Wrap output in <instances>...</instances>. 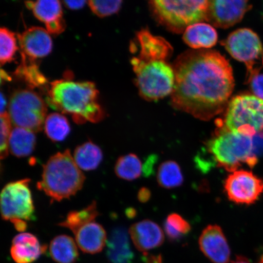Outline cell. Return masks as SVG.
<instances>
[{
	"instance_id": "1",
	"label": "cell",
	"mask_w": 263,
	"mask_h": 263,
	"mask_svg": "<svg viewBox=\"0 0 263 263\" xmlns=\"http://www.w3.org/2000/svg\"><path fill=\"white\" fill-rule=\"evenodd\" d=\"M173 69L172 99L176 109L208 121L229 104L234 78L229 62L218 51H187L177 58Z\"/></svg>"
},
{
	"instance_id": "2",
	"label": "cell",
	"mask_w": 263,
	"mask_h": 263,
	"mask_svg": "<svg viewBox=\"0 0 263 263\" xmlns=\"http://www.w3.org/2000/svg\"><path fill=\"white\" fill-rule=\"evenodd\" d=\"M48 94L49 106L62 114L71 115L75 123H97L105 117L93 82L62 79L51 82Z\"/></svg>"
},
{
	"instance_id": "3",
	"label": "cell",
	"mask_w": 263,
	"mask_h": 263,
	"mask_svg": "<svg viewBox=\"0 0 263 263\" xmlns=\"http://www.w3.org/2000/svg\"><path fill=\"white\" fill-rule=\"evenodd\" d=\"M85 177L75 163L70 151L59 152L43 166L42 179L37 184L52 200L70 198L83 186Z\"/></svg>"
},
{
	"instance_id": "4",
	"label": "cell",
	"mask_w": 263,
	"mask_h": 263,
	"mask_svg": "<svg viewBox=\"0 0 263 263\" xmlns=\"http://www.w3.org/2000/svg\"><path fill=\"white\" fill-rule=\"evenodd\" d=\"M207 149L217 165L230 173L238 170L242 164L254 167L258 157L254 151L252 137L222 128L207 143Z\"/></svg>"
},
{
	"instance_id": "5",
	"label": "cell",
	"mask_w": 263,
	"mask_h": 263,
	"mask_svg": "<svg viewBox=\"0 0 263 263\" xmlns=\"http://www.w3.org/2000/svg\"><path fill=\"white\" fill-rule=\"evenodd\" d=\"M131 64L136 75L137 86L143 98L156 100L173 93L175 73L165 61L134 57Z\"/></svg>"
},
{
	"instance_id": "6",
	"label": "cell",
	"mask_w": 263,
	"mask_h": 263,
	"mask_svg": "<svg viewBox=\"0 0 263 263\" xmlns=\"http://www.w3.org/2000/svg\"><path fill=\"white\" fill-rule=\"evenodd\" d=\"M223 128L251 137L263 133V100L251 94L232 98L228 104Z\"/></svg>"
},
{
	"instance_id": "7",
	"label": "cell",
	"mask_w": 263,
	"mask_h": 263,
	"mask_svg": "<svg viewBox=\"0 0 263 263\" xmlns=\"http://www.w3.org/2000/svg\"><path fill=\"white\" fill-rule=\"evenodd\" d=\"M210 1H152L154 14L161 24L172 30L182 31L189 26L206 21Z\"/></svg>"
},
{
	"instance_id": "8",
	"label": "cell",
	"mask_w": 263,
	"mask_h": 263,
	"mask_svg": "<svg viewBox=\"0 0 263 263\" xmlns=\"http://www.w3.org/2000/svg\"><path fill=\"white\" fill-rule=\"evenodd\" d=\"M8 114L16 127L33 132L41 131L46 118L47 107L44 100L32 89L15 90L10 98Z\"/></svg>"
},
{
	"instance_id": "9",
	"label": "cell",
	"mask_w": 263,
	"mask_h": 263,
	"mask_svg": "<svg viewBox=\"0 0 263 263\" xmlns=\"http://www.w3.org/2000/svg\"><path fill=\"white\" fill-rule=\"evenodd\" d=\"M223 45L233 58L246 64L247 82L249 83L255 75L259 73L262 46L255 32L248 28L237 29L229 35Z\"/></svg>"
},
{
	"instance_id": "10",
	"label": "cell",
	"mask_w": 263,
	"mask_h": 263,
	"mask_svg": "<svg viewBox=\"0 0 263 263\" xmlns=\"http://www.w3.org/2000/svg\"><path fill=\"white\" fill-rule=\"evenodd\" d=\"M30 179L10 182L1 193V213L3 219L11 222L15 220L35 219V208L29 189Z\"/></svg>"
},
{
	"instance_id": "11",
	"label": "cell",
	"mask_w": 263,
	"mask_h": 263,
	"mask_svg": "<svg viewBox=\"0 0 263 263\" xmlns=\"http://www.w3.org/2000/svg\"><path fill=\"white\" fill-rule=\"evenodd\" d=\"M224 189L231 201L238 204L251 205L263 193V180L251 172L237 170L229 174L226 179Z\"/></svg>"
},
{
	"instance_id": "12",
	"label": "cell",
	"mask_w": 263,
	"mask_h": 263,
	"mask_svg": "<svg viewBox=\"0 0 263 263\" xmlns=\"http://www.w3.org/2000/svg\"><path fill=\"white\" fill-rule=\"evenodd\" d=\"M252 7L248 1H210L206 21L218 28L232 27L241 22Z\"/></svg>"
},
{
	"instance_id": "13",
	"label": "cell",
	"mask_w": 263,
	"mask_h": 263,
	"mask_svg": "<svg viewBox=\"0 0 263 263\" xmlns=\"http://www.w3.org/2000/svg\"><path fill=\"white\" fill-rule=\"evenodd\" d=\"M200 250L213 263H229L230 249L222 230L217 225H210L200 236Z\"/></svg>"
},
{
	"instance_id": "14",
	"label": "cell",
	"mask_w": 263,
	"mask_h": 263,
	"mask_svg": "<svg viewBox=\"0 0 263 263\" xmlns=\"http://www.w3.org/2000/svg\"><path fill=\"white\" fill-rule=\"evenodd\" d=\"M25 5L39 21L45 24L49 34L59 35L65 31L66 24L60 2L57 0H41L26 2Z\"/></svg>"
},
{
	"instance_id": "15",
	"label": "cell",
	"mask_w": 263,
	"mask_h": 263,
	"mask_svg": "<svg viewBox=\"0 0 263 263\" xmlns=\"http://www.w3.org/2000/svg\"><path fill=\"white\" fill-rule=\"evenodd\" d=\"M17 37L22 55L32 60L47 57L52 51L50 34L44 28H29Z\"/></svg>"
},
{
	"instance_id": "16",
	"label": "cell",
	"mask_w": 263,
	"mask_h": 263,
	"mask_svg": "<svg viewBox=\"0 0 263 263\" xmlns=\"http://www.w3.org/2000/svg\"><path fill=\"white\" fill-rule=\"evenodd\" d=\"M129 233L138 251L145 256L147 252L162 246L164 240L162 229L148 219L134 223L130 227Z\"/></svg>"
},
{
	"instance_id": "17",
	"label": "cell",
	"mask_w": 263,
	"mask_h": 263,
	"mask_svg": "<svg viewBox=\"0 0 263 263\" xmlns=\"http://www.w3.org/2000/svg\"><path fill=\"white\" fill-rule=\"evenodd\" d=\"M39 239L29 233H21L12 240L11 255L16 263H32L47 251Z\"/></svg>"
},
{
	"instance_id": "18",
	"label": "cell",
	"mask_w": 263,
	"mask_h": 263,
	"mask_svg": "<svg viewBox=\"0 0 263 263\" xmlns=\"http://www.w3.org/2000/svg\"><path fill=\"white\" fill-rule=\"evenodd\" d=\"M74 235L76 242L85 254H98L107 245L106 230L100 223L95 221L82 227Z\"/></svg>"
},
{
	"instance_id": "19",
	"label": "cell",
	"mask_w": 263,
	"mask_h": 263,
	"mask_svg": "<svg viewBox=\"0 0 263 263\" xmlns=\"http://www.w3.org/2000/svg\"><path fill=\"white\" fill-rule=\"evenodd\" d=\"M129 233L121 227L111 231L107 242V256L112 263H133L134 255L132 251Z\"/></svg>"
},
{
	"instance_id": "20",
	"label": "cell",
	"mask_w": 263,
	"mask_h": 263,
	"mask_svg": "<svg viewBox=\"0 0 263 263\" xmlns=\"http://www.w3.org/2000/svg\"><path fill=\"white\" fill-rule=\"evenodd\" d=\"M137 40L140 46L139 57L145 60H164L168 57L172 48L164 39L156 37L143 29L138 32Z\"/></svg>"
},
{
	"instance_id": "21",
	"label": "cell",
	"mask_w": 263,
	"mask_h": 263,
	"mask_svg": "<svg viewBox=\"0 0 263 263\" xmlns=\"http://www.w3.org/2000/svg\"><path fill=\"white\" fill-rule=\"evenodd\" d=\"M183 39L190 48H210L218 42V33L212 26L205 23H198L185 29Z\"/></svg>"
},
{
	"instance_id": "22",
	"label": "cell",
	"mask_w": 263,
	"mask_h": 263,
	"mask_svg": "<svg viewBox=\"0 0 263 263\" xmlns=\"http://www.w3.org/2000/svg\"><path fill=\"white\" fill-rule=\"evenodd\" d=\"M49 255L57 263H74L79 252L77 242L70 236H57L49 246Z\"/></svg>"
},
{
	"instance_id": "23",
	"label": "cell",
	"mask_w": 263,
	"mask_h": 263,
	"mask_svg": "<svg viewBox=\"0 0 263 263\" xmlns=\"http://www.w3.org/2000/svg\"><path fill=\"white\" fill-rule=\"evenodd\" d=\"M73 159L81 170L92 171L97 169L103 159V151L97 144L87 141L76 148Z\"/></svg>"
},
{
	"instance_id": "24",
	"label": "cell",
	"mask_w": 263,
	"mask_h": 263,
	"mask_svg": "<svg viewBox=\"0 0 263 263\" xmlns=\"http://www.w3.org/2000/svg\"><path fill=\"white\" fill-rule=\"evenodd\" d=\"M36 144L34 133L24 128L15 127L12 130L9 140V151L17 157L31 155Z\"/></svg>"
},
{
	"instance_id": "25",
	"label": "cell",
	"mask_w": 263,
	"mask_h": 263,
	"mask_svg": "<svg viewBox=\"0 0 263 263\" xmlns=\"http://www.w3.org/2000/svg\"><path fill=\"white\" fill-rule=\"evenodd\" d=\"M15 74L24 81L31 89L42 88L48 82L35 60L26 58L25 55H22L21 64L16 68Z\"/></svg>"
},
{
	"instance_id": "26",
	"label": "cell",
	"mask_w": 263,
	"mask_h": 263,
	"mask_svg": "<svg viewBox=\"0 0 263 263\" xmlns=\"http://www.w3.org/2000/svg\"><path fill=\"white\" fill-rule=\"evenodd\" d=\"M100 215L97 203L93 201L90 204L80 211H72L68 214L64 221L59 223V226L70 230L74 234L79 229L85 225L94 222Z\"/></svg>"
},
{
	"instance_id": "27",
	"label": "cell",
	"mask_w": 263,
	"mask_h": 263,
	"mask_svg": "<svg viewBox=\"0 0 263 263\" xmlns=\"http://www.w3.org/2000/svg\"><path fill=\"white\" fill-rule=\"evenodd\" d=\"M157 180L164 189H172L182 185L183 176L178 163L169 160L161 164L158 169Z\"/></svg>"
},
{
	"instance_id": "28",
	"label": "cell",
	"mask_w": 263,
	"mask_h": 263,
	"mask_svg": "<svg viewBox=\"0 0 263 263\" xmlns=\"http://www.w3.org/2000/svg\"><path fill=\"white\" fill-rule=\"evenodd\" d=\"M44 129L49 139L54 142L65 140L71 130L67 118L59 113L48 115L45 121Z\"/></svg>"
},
{
	"instance_id": "29",
	"label": "cell",
	"mask_w": 263,
	"mask_h": 263,
	"mask_svg": "<svg viewBox=\"0 0 263 263\" xmlns=\"http://www.w3.org/2000/svg\"><path fill=\"white\" fill-rule=\"evenodd\" d=\"M142 169V163L139 157L129 154L118 158L115 166V173L121 179L132 181L140 177Z\"/></svg>"
},
{
	"instance_id": "30",
	"label": "cell",
	"mask_w": 263,
	"mask_h": 263,
	"mask_svg": "<svg viewBox=\"0 0 263 263\" xmlns=\"http://www.w3.org/2000/svg\"><path fill=\"white\" fill-rule=\"evenodd\" d=\"M17 49L14 33L5 27L0 29V62H1V65H5L14 60Z\"/></svg>"
},
{
	"instance_id": "31",
	"label": "cell",
	"mask_w": 263,
	"mask_h": 263,
	"mask_svg": "<svg viewBox=\"0 0 263 263\" xmlns=\"http://www.w3.org/2000/svg\"><path fill=\"white\" fill-rule=\"evenodd\" d=\"M164 228L167 237L172 240L180 239L191 230L190 223L177 213L171 214L167 217Z\"/></svg>"
},
{
	"instance_id": "32",
	"label": "cell",
	"mask_w": 263,
	"mask_h": 263,
	"mask_svg": "<svg viewBox=\"0 0 263 263\" xmlns=\"http://www.w3.org/2000/svg\"><path fill=\"white\" fill-rule=\"evenodd\" d=\"M12 121L7 111L0 115V130H1V143H0V156L1 159H4L7 157L9 151V140L12 133Z\"/></svg>"
},
{
	"instance_id": "33",
	"label": "cell",
	"mask_w": 263,
	"mask_h": 263,
	"mask_svg": "<svg viewBox=\"0 0 263 263\" xmlns=\"http://www.w3.org/2000/svg\"><path fill=\"white\" fill-rule=\"evenodd\" d=\"M121 1H88L91 11L100 17H105L116 14L121 7Z\"/></svg>"
},
{
	"instance_id": "34",
	"label": "cell",
	"mask_w": 263,
	"mask_h": 263,
	"mask_svg": "<svg viewBox=\"0 0 263 263\" xmlns=\"http://www.w3.org/2000/svg\"><path fill=\"white\" fill-rule=\"evenodd\" d=\"M249 84L254 95L263 100V74L255 75Z\"/></svg>"
},
{
	"instance_id": "35",
	"label": "cell",
	"mask_w": 263,
	"mask_h": 263,
	"mask_svg": "<svg viewBox=\"0 0 263 263\" xmlns=\"http://www.w3.org/2000/svg\"><path fill=\"white\" fill-rule=\"evenodd\" d=\"M62 3L69 9L80 10L83 8L88 2L82 0V1H64Z\"/></svg>"
},
{
	"instance_id": "36",
	"label": "cell",
	"mask_w": 263,
	"mask_h": 263,
	"mask_svg": "<svg viewBox=\"0 0 263 263\" xmlns=\"http://www.w3.org/2000/svg\"><path fill=\"white\" fill-rule=\"evenodd\" d=\"M12 223L14 224L15 229L20 232L24 233L27 228V222L24 220H15Z\"/></svg>"
},
{
	"instance_id": "37",
	"label": "cell",
	"mask_w": 263,
	"mask_h": 263,
	"mask_svg": "<svg viewBox=\"0 0 263 263\" xmlns=\"http://www.w3.org/2000/svg\"><path fill=\"white\" fill-rule=\"evenodd\" d=\"M151 197V193L149 190L146 189H142L140 190L139 194H138V198L141 202H145L149 200Z\"/></svg>"
},
{
	"instance_id": "38",
	"label": "cell",
	"mask_w": 263,
	"mask_h": 263,
	"mask_svg": "<svg viewBox=\"0 0 263 263\" xmlns=\"http://www.w3.org/2000/svg\"><path fill=\"white\" fill-rule=\"evenodd\" d=\"M6 107H7V101H6L5 95L3 92H1V96H0V112L1 115L7 112L6 111Z\"/></svg>"
},
{
	"instance_id": "39",
	"label": "cell",
	"mask_w": 263,
	"mask_h": 263,
	"mask_svg": "<svg viewBox=\"0 0 263 263\" xmlns=\"http://www.w3.org/2000/svg\"><path fill=\"white\" fill-rule=\"evenodd\" d=\"M234 263H251L248 259L243 256H239L236 258Z\"/></svg>"
},
{
	"instance_id": "40",
	"label": "cell",
	"mask_w": 263,
	"mask_h": 263,
	"mask_svg": "<svg viewBox=\"0 0 263 263\" xmlns=\"http://www.w3.org/2000/svg\"><path fill=\"white\" fill-rule=\"evenodd\" d=\"M1 80L2 83L3 80H5V81L11 80V78H10L8 74L7 73H6V72L3 71V70H1Z\"/></svg>"
},
{
	"instance_id": "41",
	"label": "cell",
	"mask_w": 263,
	"mask_h": 263,
	"mask_svg": "<svg viewBox=\"0 0 263 263\" xmlns=\"http://www.w3.org/2000/svg\"><path fill=\"white\" fill-rule=\"evenodd\" d=\"M127 215L128 216H130V217H133V215H135V213H133V212H134V210H127Z\"/></svg>"
},
{
	"instance_id": "42",
	"label": "cell",
	"mask_w": 263,
	"mask_h": 263,
	"mask_svg": "<svg viewBox=\"0 0 263 263\" xmlns=\"http://www.w3.org/2000/svg\"><path fill=\"white\" fill-rule=\"evenodd\" d=\"M262 64H263V57H262Z\"/></svg>"
}]
</instances>
